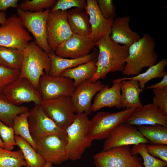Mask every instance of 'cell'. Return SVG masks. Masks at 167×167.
Instances as JSON below:
<instances>
[{
    "instance_id": "6da1fadb",
    "label": "cell",
    "mask_w": 167,
    "mask_h": 167,
    "mask_svg": "<svg viewBox=\"0 0 167 167\" xmlns=\"http://www.w3.org/2000/svg\"><path fill=\"white\" fill-rule=\"evenodd\" d=\"M99 51L96 63V71L89 80L94 83L103 79L109 72H122L128 57L129 46L115 42L107 35L95 43Z\"/></svg>"
},
{
    "instance_id": "7a4b0ae2",
    "label": "cell",
    "mask_w": 167,
    "mask_h": 167,
    "mask_svg": "<svg viewBox=\"0 0 167 167\" xmlns=\"http://www.w3.org/2000/svg\"><path fill=\"white\" fill-rule=\"evenodd\" d=\"M153 38L144 33L139 40L129 48V54L125 65L121 72L123 75L135 76L140 73L144 67H149L157 63L158 55L155 50Z\"/></svg>"
},
{
    "instance_id": "3957f363",
    "label": "cell",
    "mask_w": 167,
    "mask_h": 167,
    "mask_svg": "<svg viewBox=\"0 0 167 167\" xmlns=\"http://www.w3.org/2000/svg\"><path fill=\"white\" fill-rule=\"evenodd\" d=\"M86 113L76 114L75 119L66 130V149L69 160L80 159L93 140L89 135L90 120Z\"/></svg>"
},
{
    "instance_id": "277c9868",
    "label": "cell",
    "mask_w": 167,
    "mask_h": 167,
    "mask_svg": "<svg viewBox=\"0 0 167 167\" xmlns=\"http://www.w3.org/2000/svg\"><path fill=\"white\" fill-rule=\"evenodd\" d=\"M24 56L19 78L28 79L37 89L41 77L48 75L51 62L48 54L34 41L30 42L23 50Z\"/></svg>"
},
{
    "instance_id": "5b68a950",
    "label": "cell",
    "mask_w": 167,
    "mask_h": 167,
    "mask_svg": "<svg viewBox=\"0 0 167 167\" xmlns=\"http://www.w3.org/2000/svg\"><path fill=\"white\" fill-rule=\"evenodd\" d=\"M131 108L115 113L100 112L90 120L89 135L93 141L105 139L136 109Z\"/></svg>"
},
{
    "instance_id": "8992f818",
    "label": "cell",
    "mask_w": 167,
    "mask_h": 167,
    "mask_svg": "<svg viewBox=\"0 0 167 167\" xmlns=\"http://www.w3.org/2000/svg\"><path fill=\"white\" fill-rule=\"evenodd\" d=\"M96 167H143L142 158L131 152L130 145L102 150L93 156Z\"/></svg>"
},
{
    "instance_id": "52a82bcc",
    "label": "cell",
    "mask_w": 167,
    "mask_h": 167,
    "mask_svg": "<svg viewBox=\"0 0 167 167\" xmlns=\"http://www.w3.org/2000/svg\"><path fill=\"white\" fill-rule=\"evenodd\" d=\"M28 122L31 136L36 143L41 139L55 135L66 141V131L58 127L43 111L40 105L29 110Z\"/></svg>"
},
{
    "instance_id": "ba28073f",
    "label": "cell",
    "mask_w": 167,
    "mask_h": 167,
    "mask_svg": "<svg viewBox=\"0 0 167 167\" xmlns=\"http://www.w3.org/2000/svg\"><path fill=\"white\" fill-rule=\"evenodd\" d=\"M50 9L36 12L25 11L19 8L17 15L23 27L34 36L36 44L48 54L52 51L47 41L46 22Z\"/></svg>"
},
{
    "instance_id": "9c48e42d",
    "label": "cell",
    "mask_w": 167,
    "mask_h": 167,
    "mask_svg": "<svg viewBox=\"0 0 167 167\" xmlns=\"http://www.w3.org/2000/svg\"><path fill=\"white\" fill-rule=\"evenodd\" d=\"M32 38L16 14L7 18L0 26V46L24 50Z\"/></svg>"
},
{
    "instance_id": "30bf717a",
    "label": "cell",
    "mask_w": 167,
    "mask_h": 167,
    "mask_svg": "<svg viewBox=\"0 0 167 167\" xmlns=\"http://www.w3.org/2000/svg\"><path fill=\"white\" fill-rule=\"evenodd\" d=\"M40 105L46 115L65 131L75 119L76 114L70 97L61 96L42 101Z\"/></svg>"
},
{
    "instance_id": "8fae6325",
    "label": "cell",
    "mask_w": 167,
    "mask_h": 167,
    "mask_svg": "<svg viewBox=\"0 0 167 167\" xmlns=\"http://www.w3.org/2000/svg\"><path fill=\"white\" fill-rule=\"evenodd\" d=\"M67 11H50L46 22L48 44L55 52L61 43L70 38L73 34L68 24Z\"/></svg>"
},
{
    "instance_id": "7c38bea8",
    "label": "cell",
    "mask_w": 167,
    "mask_h": 167,
    "mask_svg": "<svg viewBox=\"0 0 167 167\" xmlns=\"http://www.w3.org/2000/svg\"><path fill=\"white\" fill-rule=\"evenodd\" d=\"M2 93L13 104L19 106L25 103L40 105L42 101L38 90L27 79L19 78L9 84Z\"/></svg>"
},
{
    "instance_id": "4fadbf2b",
    "label": "cell",
    "mask_w": 167,
    "mask_h": 167,
    "mask_svg": "<svg viewBox=\"0 0 167 167\" xmlns=\"http://www.w3.org/2000/svg\"><path fill=\"white\" fill-rule=\"evenodd\" d=\"M75 89L73 80L69 78L45 74L40 79L37 90L45 101L61 96L70 97Z\"/></svg>"
},
{
    "instance_id": "5bb4252c",
    "label": "cell",
    "mask_w": 167,
    "mask_h": 167,
    "mask_svg": "<svg viewBox=\"0 0 167 167\" xmlns=\"http://www.w3.org/2000/svg\"><path fill=\"white\" fill-rule=\"evenodd\" d=\"M149 143L135 126L123 122L117 126L105 139L103 150L126 145Z\"/></svg>"
},
{
    "instance_id": "9a60e30c",
    "label": "cell",
    "mask_w": 167,
    "mask_h": 167,
    "mask_svg": "<svg viewBox=\"0 0 167 167\" xmlns=\"http://www.w3.org/2000/svg\"><path fill=\"white\" fill-rule=\"evenodd\" d=\"M36 151L46 162L59 165L69 160L66 141L55 135L43 138L36 143Z\"/></svg>"
},
{
    "instance_id": "2e32d148",
    "label": "cell",
    "mask_w": 167,
    "mask_h": 167,
    "mask_svg": "<svg viewBox=\"0 0 167 167\" xmlns=\"http://www.w3.org/2000/svg\"><path fill=\"white\" fill-rule=\"evenodd\" d=\"M105 85L99 81L92 83L89 80L79 85L70 97L75 112L76 114L86 113L88 115L92 113L91 102L97 92Z\"/></svg>"
},
{
    "instance_id": "e0dca14e",
    "label": "cell",
    "mask_w": 167,
    "mask_h": 167,
    "mask_svg": "<svg viewBox=\"0 0 167 167\" xmlns=\"http://www.w3.org/2000/svg\"><path fill=\"white\" fill-rule=\"evenodd\" d=\"M95 46V43L88 37L73 33L58 46L54 52L61 58L76 59L90 54Z\"/></svg>"
},
{
    "instance_id": "ac0fdd59",
    "label": "cell",
    "mask_w": 167,
    "mask_h": 167,
    "mask_svg": "<svg viewBox=\"0 0 167 167\" xmlns=\"http://www.w3.org/2000/svg\"><path fill=\"white\" fill-rule=\"evenodd\" d=\"M124 122L137 126L159 124L167 127V116L152 103L136 108Z\"/></svg>"
},
{
    "instance_id": "d6986e66",
    "label": "cell",
    "mask_w": 167,
    "mask_h": 167,
    "mask_svg": "<svg viewBox=\"0 0 167 167\" xmlns=\"http://www.w3.org/2000/svg\"><path fill=\"white\" fill-rule=\"evenodd\" d=\"M85 10L89 18L91 33L88 36L95 43L104 36L110 35L114 19H107L101 13L96 0H87Z\"/></svg>"
},
{
    "instance_id": "ffe728a7",
    "label": "cell",
    "mask_w": 167,
    "mask_h": 167,
    "mask_svg": "<svg viewBox=\"0 0 167 167\" xmlns=\"http://www.w3.org/2000/svg\"><path fill=\"white\" fill-rule=\"evenodd\" d=\"M130 17L126 15L114 19L112 23L110 39L118 44L130 46L141 38L130 28Z\"/></svg>"
},
{
    "instance_id": "44dd1931",
    "label": "cell",
    "mask_w": 167,
    "mask_h": 167,
    "mask_svg": "<svg viewBox=\"0 0 167 167\" xmlns=\"http://www.w3.org/2000/svg\"><path fill=\"white\" fill-rule=\"evenodd\" d=\"M113 85L104 87L96 95L91 105L92 111L96 112L104 107L122 108L120 82H113Z\"/></svg>"
},
{
    "instance_id": "7402d4cb",
    "label": "cell",
    "mask_w": 167,
    "mask_h": 167,
    "mask_svg": "<svg viewBox=\"0 0 167 167\" xmlns=\"http://www.w3.org/2000/svg\"><path fill=\"white\" fill-rule=\"evenodd\" d=\"M98 51L94 50L88 55L79 58L71 59L63 58L57 56L52 51L48 54L51 62V67L48 75L53 77L61 76L65 70L86 63L97 58Z\"/></svg>"
},
{
    "instance_id": "603a6c76",
    "label": "cell",
    "mask_w": 167,
    "mask_h": 167,
    "mask_svg": "<svg viewBox=\"0 0 167 167\" xmlns=\"http://www.w3.org/2000/svg\"><path fill=\"white\" fill-rule=\"evenodd\" d=\"M122 108H137L143 105L139 95L143 89L140 88L138 82L133 79L123 80L120 82Z\"/></svg>"
},
{
    "instance_id": "cb8c5ba5",
    "label": "cell",
    "mask_w": 167,
    "mask_h": 167,
    "mask_svg": "<svg viewBox=\"0 0 167 167\" xmlns=\"http://www.w3.org/2000/svg\"><path fill=\"white\" fill-rule=\"evenodd\" d=\"M68 21L73 33L88 36L91 33L89 15L85 10L75 8L67 11Z\"/></svg>"
},
{
    "instance_id": "d4e9b609",
    "label": "cell",
    "mask_w": 167,
    "mask_h": 167,
    "mask_svg": "<svg viewBox=\"0 0 167 167\" xmlns=\"http://www.w3.org/2000/svg\"><path fill=\"white\" fill-rule=\"evenodd\" d=\"M97 58L86 63L64 71L61 76L72 79L76 88L82 82L89 80L95 74L96 70Z\"/></svg>"
},
{
    "instance_id": "484cf974",
    "label": "cell",
    "mask_w": 167,
    "mask_h": 167,
    "mask_svg": "<svg viewBox=\"0 0 167 167\" xmlns=\"http://www.w3.org/2000/svg\"><path fill=\"white\" fill-rule=\"evenodd\" d=\"M167 64V59L163 58L155 65L148 67L143 73L132 77L117 79L113 80V82H120L125 80H134L138 82L140 88L143 89L146 83L150 80L155 78L163 77L167 73L165 70Z\"/></svg>"
},
{
    "instance_id": "4316f807",
    "label": "cell",
    "mask_w": 167,
    "mask_h": 167,
    "mask_svg": "<svg viewBox=\"0 0 167 167\" xmlns=\"http://www.w3.org/2000/svg\"><path fill=\"white\" fill-rule=\"evenodd\" d=\"M29 110L26 106L13 104L2 93H0V120L7 126L13 127L15 117Z\"/></svg>"
},
{
    "instance_id": "83f0119b",
    "label": "cell",
    "mask_w": 167,
    "mask_h": 167,
    "mask_svg": "<svg viewBox=\"0 0 167 167\" xmlns=\"http://www.w3.org/2000/svg\"><path fill=\"white\" fill-rule=\"evenodd\" d=\"M15 138L27 163L26 167H43L45 165L46 161L26 140L16 135Z\"/></svg>"
},
{
    "instance_id": "f1b7e54d",
    "label": "cell",
    "mask_w": 167,
    "mask_h": 167,
    "mask_svg": "<svg viewBox=\"0 0 167 167\" xmlns=\"http://www.w3.org/2000/svg\"><path fill=\"white\" fill-rule=\"evenodd\" d=\"M137 127L149 143L167 145V127L156 124L139 126Z\"/></svg>"
},
{
    "instance_id": "f546056e",
    "label": "cell",
    "mask_w": 167,
    "mask_h": 167,
    "mask_svg": "<svg viewBox=\"0 0 167 167\" xmlns=\"http://www.w3.org/2000/svg\"><path fill=\"white\" fill-rule=\"evenodd\" d=\"M24 51L16 49L0 46V64L20 71Z\"/></svg>"
},
{
    "instance_id": "4dcf8cb0",
    "label": "cell",
    "mask_w": 167,
    "mask_h": 167,
    "mask_svg": "<svg viewBox=\"0 0 167 167\" xmlns=\"http://www.w3.org/2000/svg\"><path fill=\"white\" fill-rule=\"evenodd\" d=\"M28 116L29 111L16 116L14 119L13 127L15 135L25 139L36 151V143L33 139L30 134Z\"/></svg>"
},
{
    "instance_id": "1f68e13d",
    "label": "cell",
    "mask_w": 167,
    "mask_h": 167,
    "mask_svg": "<svg viewBox=\"0 0 167 167\" xmlns=\"http://www.w3.org/2000/svg\"><path fill=\"white\" fill-rule=\"evenodd\" d=\"M21 150L12 151L0 147V167H26Z\"/></svg>"
},
{
    "instance_id": "d6a6232c",
    "label": "cell",
    "mask_w": 167,
    "mask_h": 167,
    "mask_svg": "<svg viewBox=\"0 0 167 167\" xmlns=\"http://www.w3.org/2000/svg\"><path fill=\"white\" fill-rule=\"evenodd\" d=\"M146 143H141L133 145L131 152L134 155L139 154L143 159V167H167V162L156 158L150 155L147 151Z\"/></svg>"
},
{
    "instance_id": "836d02e7",
    "label": "cell",
    "mask_w": 167,
    "mask_h": 167,
    "mask_svg": "<svg viewBox=\"0 0 167 167\" xmlns=\"http://www.w3.org/2000/svg\"><path fill=\"white\" fill-rule=\"evenodd\" d=\"M57 1V0H24L19 5L18 8L25 11L36 12L44 9H51Z\"/></svg>"
},
{
    "instance_id": "e575fe53",
    "label": "cell",
    "mask_w": 167,
    "mask_h": 167,
    "mask_svg": "<svg viewBox=\"0 0 167 167\" xmlns=\"http://www.w3.org/2000/svg\"><path fill=\"white\" fill-rule=\"evenodd\" d=\"M20 71L0 64V93L9 84L19 77Z\"/></svg>"
},
{
    "instance_id": "d590c367",
    "label": "cell",
    "mask_w": 167,
    "mask_h": 167,
    "mask_svg": "<svg viewBox=\"0 0 167 167\" xmlns=\"http://www.w3.org/2000/svg\"><path fill=\"white\" fill-rule=\"evenodd\" d=\"M15 134L12 127L7 126L0 120V137L5 149L12 151L16 145Z\"/></svg>"
},
{
    "instance_id": "8d00e7d4",
    "label": "cell",
    "mask_w": 167,
    "mask_h": 167,
    "mask_svg": "<svg viewBox=\"0 0 167 167\" xmlns=\"http://www.w3.org/2000/svg\"><path fill=\"white\" fill-rule=\"evenodd\" d=\"M87 2L85 0H58L50 11H66L73 7L85 10Z\"/></svg>"
},
{
    "instance_id": "74e56055",
    "label": "cell",
    "mask_w": 167,
    "mask_h": 167,
    "mask_svg": "<svg viewBox=\"0 0 167 167\" xmlns=\"http://www.w3.org/2000/svg\"><path fill=\"white\" fill-rule=\"evenodd\" d=\"M154 96L152 103L165 115L167 116V87L153 89Z\"/></svg>"
},
{
    "instance_id": "f35d334b",
    "label": "cell",
    "mask_w": 167,
    "mask_h": 167,
    "mask_svg": "<svg viewBox=\"0 0 167 167\" xmlns=\"http://www.w3.org/2000/svg\"><path fill=\"white\" fill-rule=\"evenodd\" d=\"M99 9L103 16L108 19L116 17V8L112 0H96Z\"/></svg>"
},
{
    "instance_id": "ab89813d",
    "label": "cell",
    "mask_w": 167,
    "mask_h": 167,
    "mask_svg": "<svg viewBox=\"0 0 167 167\" xmlns=\"http://www.w3.org/2000/svg\"><path fill=\"white\" fill-rule=\"evenodd\" d=\"M147 144L145 148L150 155L167 162V145Z\"/></svg>"
},
{
    "instance_id": "60d3db41",
    "label": "cell",
    "mask_w": 167,
    "mask_h": 167,
    "mask_svg": "<svg viewBox=\"0 0 167 167\" xmlns=\"http://www.w3.org/2000/svg\"><path fill=\"white\" fill-rule=\"evenodd\" d=\"M18 0H0V12H5L9 8H18Z\"/></svg>"
},
{
    "instance_id": "b9f144b4",
    "label": "cell",
    "mask_w": 167,
    "mask_h": 167,
    "mask_svg": "<svg viewBox=\"0 0 167 167\" xmlns=\"http://www.w3.org/2000/svg\"><path fill=\"white\" fill-rule=\"evenodd\" d=\"M167 87V74L163 77L162 80L160 82L154 84L150 85L146 88V89L154 88H161Z\"/></svg>"
},
{
    "instance_id": "7bdbcfd3",
    "label": "cell",
    "mask_w": 167,
    "mask_h": 167,
    "mask_svg": "<svg viewBox=\"0 0 167 167\" xmlns=\"http://www.w3.org/2000/svg\"><path fill=\"white\" fill-rule=\"evenodd\" d=\"M7 18L6 14L4 11L0 12V24H2L5 22Z\"/></svg>"
},
{
    "instance_id": "ee69618b",
    "label": "cell",
    "mask_w": 167,
    "mask_h": 167,
    "mask_svg": "<svg viewBox=\"0 0 167 167\" xmlns=\"http://www.w3.org/2000/svg\"><path fill=\"white\" fill-rule=\"evenodd\" d=\"M53 164L50 162H46L43 167H52Z\"/></svg>"
},
{
    "instance_id": "f6af8a7d",
    "label": "cell",
    "mask_w": 167,
    "mask_h": 167,
    "mask_svg": "<svg viewBox=\"0 0 167 167\" xmlns=\"http://www.w3.org/2000/svg\"><path fill=\"white\" fill-rule=\"evenodd\" d=\"M0 147L4 148V143L0 137Z\"/></svg>"
}]
</instances>
